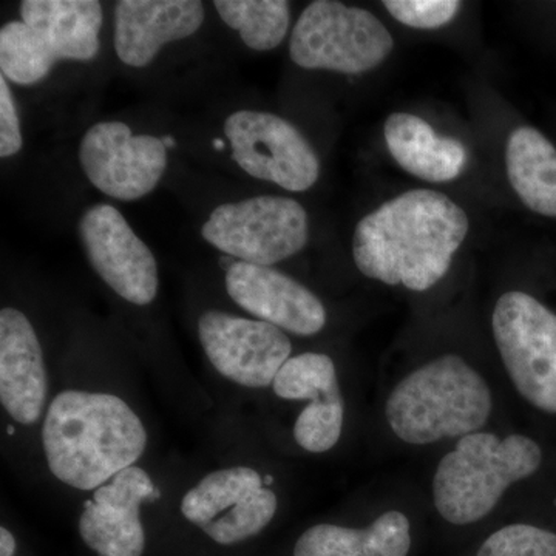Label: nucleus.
I'll return each instance as SVG.
<instances>
[{"instance_id": "1", "label": "nucleus", "mask_w": 556, "mask_h": 556, "mask_svg": "<svg viewBox=\"0 0 556 556\" xmlns=\"http://www.w3.org/2000/svg\"><path fill=\"white\" fill-rule=\"evenodd\" d=\"M467 232V214L455 201L437 190H409L357 223L353 257L372 280L427 291L447 274Z\"/></svg>"}, {"instance_id": "2", "label": "nucleus", "mask_w": 556, "mask_h": 556, "mask_svg": "<svg viewBox=\"0 0 556 556\" xmlns=\"http://www.w3.org/2000/svg\"><path fill=\"white\" fill-rule=\"evenodd\" d=\"M42 445L54 478L90 492L137 463L148 433L123 399L67 390L51 402Z\"/></svg>"}, {"instance_id": "3", "label": "nucleus", "mask_w": 556, "mask_h": 556, "mask_svg": "<svg viewBox=\"0 0 556 556\" xmlns=\"http://www.w3.org/2000/svg\"><path fill=\"white\" fill-rule=\"evenodd\" d=\"M490 413L492 393L484 378L455 354L434 358L402 379L386 407L393 433L413 445L478 433Z\"/></svg>"}, {"instance_id": "4", "label": "nucleus", "mask_w": 556, "mask_h": 556, "mask_svg": "<svg viewBox=\"0 0 556 556\" xmlns=\"http://www.w3.org/2000/svg\"><path fill=\"white\" fill-rule=\"evenodd\" d=\"M541 460L540 445L522 434H467L439 463L434 506L452 525H473L496 507L508 486L532 477Z\"/></svg>"}, {"instance_id": "5", "label": "nucleus", "mask_w": 556, "mask_h": 556, "mask_svg": "<svg viewBox=\"0 0 556 556\" xmlns=\"http://www.w3.org/2000/svg\"><path fill=\"white\" fill-rule=\"evenodd\" d=\"M393 47V36L375 14L336 0H316L300 14L289 54L302 68L357 75L382 64Z\"/></svg>"}, {"instance_id": "6", "label": "nucleus", "mask_w": 556, "mask_h": 556, "mask_svg": "<svg viewBox=\"0 0 556 556\" xmlns=\"http://www.w3.org/2000/svg\"><path fill=\"white\" fill-rule=\"evenodd\" d=\"M201 236L240 262L276 265L308 243V214L299 201L288 197H252L215 207Z\"/></svg>"}, {"instance_id": "7", "label": "nucleus", "mask_w": 556, "mask_h": 556, "mask_svg": "<svg viewBox=\"0 0 556 556\" xmlns=\"http://www.w3.org/2000/svg\"><path fill=\"white\" fill-rule=\"evenodd\" d=\"M493 336L518 393L556 415V314L521 291L497 300Z\"/></svg>"}, {"instance_id": "8", "label": "nucleus", "mask_w": 556, "mask_h": 556, "mask_svg": "<svg viewBox=\"0 0 556 556\" xmlns=\"http://www.w3.org/2000/svg\"><path fill=\"white\" fill-rule=\"evenodd\" d=\"M232 160L262 181L305 192L320 177V161L308 139L287 119L257 110H239L225 121Z\"/></svg>"}, {"instance_id": "9", "label": "nucleus", "mask_w": 556, "mask_h": 556, "mask_svg": "<svg viewBox=\"0 0 556 556\" xmlns=\"http://www.w3.org/2000/svg\"><path fill=\"white\" fill-rule=\"evenodd\" d=\"M277 496L254 468L212 471L181 501V514L223 546L258 535L273 521Z\"/></svg>"}, {"instance_id": "10", "label": "nucleus", "mask_w": 556, "mask_h": 556, "mask_svg": "<svg viewBox=\"0 0 556 556\" xmlns=\"http://www.w3.org/2000/svg\"><path fill=\"white\" fill-rule=\"evenodd\" d=\"M80 169L102 193L119 201L149 195L167 169L163 139L135 135L123 121H101L79 142Z\"/></svg>"}, {"instance_id": "11", "label": "nucleus", "mask_w": 556, "mask_h": 556, "mask_svg": "<svg viewBox=\"0 0 556 556\" xmlns=\"http://www.w3.org/2000/svg\"><path fill=\"white\" fill-rule=\"evenodd\" d=\"M80 243L91 268L119 298L144 306L159 294V265L126 217L112 204H94L79 218Z\"/></svg>"}, {"instance_id": "12", "label": "nucleus", "mask_w": 556, "mask_h": 556, "mask_svg": "<svg viewBox=\"0 0 556 556\" xmlns=\"http://www.w3.org/2000/svg\"><path fill=\"white\" fill-rule=\"evenodd\" d=\"M199 336L219 375L248 388L273 386L291 358V340L268 321L206 311L199 320Z\"/></svg>"}, {"instance_id": "13", "label": "nucleus", "mask_w": 556, "mask_h": 556, "mask_svg": "<svg viewBox=\"0 0 556 556\" xmlns=\"http://www.w3.org/2000/svg\"><path fill=\"white\" fill-rule=\"evenodd\" d=\"M160 496V490L142 468L131 466L119 471L84 504L80 538L98 556H142L146 533L139 507L146 500Z\"/></svg>"}, {"instance_id": "14", "label": "nucleus", "mask_w": 556, "mask_h": 556, "mask_svg": "<svg viewBox=\"0 0 556 556\" xmlns=\"http://www.w3.org/2000/svg\"><path fill=\"white\" fill-rule=\"evenodd\" d=\"M229 298L249 314L281 331L314 336L327 325V309L294 278L270 266L232 263L226 270Z\"/></svg>"}, {"instance_id": "15", "label": "nucleus", "mask_w": 556, "mask_h": 556, "mask_svg": "<svg viewBox=\"0 0 556 556\" xmlns=\"http://www.w3.org/2000/svg\"><path fill=\"white\" fill-rule=\"evenodd\" d=\"M203 22L200 0H119L113 13L116 56L129 67H148L166 43L190 38Z\"/></svg>"}, {"instance_id": "16", "label": "nucleus", "mask_w": 556, "mask_h": 556, "mask_svg": "<svg viewBox=\"0 0 556 556\" xmlns=\"http://www.w3.org/2000/svg\"><path fill=\"white\" fill-rule=\"evenodd\" d=\"M49 391L38 334L20 309L0 313V401L22 426L38 422Z\"/></svg>"}, {"instance_id": "17", "label": "nucleus", "mask_w": 556, "mask_h": 556, "mask_svg": "<svg viewBox=\"0 0 556 556\" xmlns=\"http://www.w3.org/2000/svg\"><path fill=\"white\" fill-rule=\"evenodd\" d=\"M386 141L399 166L426 181H452L466 167L467 150L459 141L439 137L427 121L409 113L388 116Z\"/></svg>"}, {"instance_id": "18", "label": "nucleus", "mask_w": 556, "mask_h": 556, "mask_svg": "<svg viewBox=\"0 0 556 556\" xmlns=\"http://www.w3.org/2000/svg\"><path fill=\"white\" fill-rule=\"evenodd\" d=\"M21 17L39 31L60 61L87 62L100 53L102 5L97 0H24Z\"/></svg>"}, {"instance_id": "19", "label": "nucleus", "mask_w": 556, "mask_h": 556, "mask_svg": "<svg viewBox=\"0 0 556 556\" xmlns=\"http://www.w3.org/2000/svg\"><path fill=\"white\" fill-rule=\"evenodd\" d=\"M508 181L530 211L556 218V149L532 127L511 131L506 150Z\"/></svg>"}, {"instance_id": "20", "label": "nucleus", "mask_w": 556, "mask_h": 556, "mask_svg": "<svg viewBox=\"0 0 556 556\" xmlns=\"http://www.w3.org/2000/svg\"><path fill=\"white\" fill-rule=\"evenodd\" d=\"M214 7L251 50H274L287 38L291 14L285 0H215Z\"/></svg>"}, {"instance_id": "21", "label": "nucleus", "mask_w": 556, "mask_h": 556, "mask_svg": "<svg viewBox=\"0 0 556 556\" xmlns=\"http://www.w3.org/2000/svg\"><path fill=\"white\" fill-rule=\"evenodd\" d=\"M60 62L47 39L25 24L10 21L0 30V70L2 76L20 86H35L50 75Z\"/></svg>"}, {"instance_id": "22", "label": "nucleus", "mask_w": 556, "mask_h": 556, "mask_svg": "<svg viewBox=\"0 0 556 556\" xmlns=\"http://www.w3.org/2000/svg\"><path fill=\"white\" fill-rule=\"evenodd\" d=\"M274 393L287 401H318L340 393L338 372L327 354L305 353L289 358L273 383Z\"/></svg>"}, {"instance_id": "23", "label": "nucleus", "mask_w": 556, "mask_h": 556, "mask_svg": "<svg viewBox=\"0 0 556 556\" xmlns=\"http://www.w3.org/2000/svg\"><path fill=\"white\" fill-rule=\"evenodd\" d=\"M343 415L345 405L340 393L311 402L295 422V441L306 452H328L338 444L342 434Z\"/></svg>"}, {"instance_id": "24", "label": "nucleus", "mask_w": 556, "mask_h": 556, "mask_svg": "<svg viewBox=\"0 0 556 556\" xmlns=\"http://www.w3.org/2000/svg\"><path fill=\"white\" fill-rule=\"evenodd\" d=\"M294 556H368L367 529L334 525L311 527L295 543Z\"/></svg>"}, {"instance_id": "25", "label": "nucleus", "mask_w": 556, "mask_h": 556, "mask_svg": "<svg viewBox=\"0 0 556 556\" xmlns=\"http://www.w3.org/2000/svg\"><path fill=\"white\" fill-rule=\"evenodd\" d=\"M477 556H556V533L529 525L503 527L486 538Z\"/></svg>"}, {"instance_id": "26", "label": "nucleus", "mask_w": 556, "mask_h": 556, "mask_svg": "<svg viewBox=\"0 0 556 556\" xmlns=\"http://www.w3.org/2000/svg\"><path fill=\"white\" fill-rule=\"evenodd\" d=\"M383 7L394 20L419 30H433L453 21L460 2L457 0H386Z\"/></svg>"}, {"instance_id": "27", "label": "nucleus", "mask_w": 556, "mask_h": 556, "mask_svg": "<svg viewBox=\"0 0 556 556\" xmlns=\"http://www.w3.org/2000/svg\"><path fill=\"white\" fill-rule=\"evenodd\" d=\"M368 556H407L412 547L409 521L401 511L380 515L367 527Z\"/></svg>"}, {"instance_id": "28", "label": "nucleus", "mask_w": 556, "mask_h": 556, "mask_svg": "<svg viewBox=\"0 0 556 556\" xmlns=\"http://www.w3.org/2000/svg\"><path fill=\"white\" fill-rule=\"evenodd\" d=\"M24 146L20 113L11 93L9 80L0 76V156L10 159Z\"/></svg>"}, {"instance_id": "29", "label": "nucleus", "mask_w": 556, "mask_h": 556, "mask_svg": "<svg viewBox=\"0 0 556 556\" xmlns=\"http://www.w3.org/2000/svg\"><path fill=\"white\" fill-rule=\"evenodd\" d=\"M16 540L7 527L0 529V556H14Z\"/></svg>"}, {"instance_id": "30", "label": "nucleus", "mask_w": 556, "mask_h": 556, "mask_svg": "<svg viewBox=\"0 0 556 556\" xmlns=\"http://www.w3.org/2000/svg\"><path fill=\"white\" fill-rule=\"evenodd\" d=\"M273 481H274L273 477H266V481H265L266 484H273Z\"/></svg>"}, {"instance_id": "31", "label": "nucleus", "mask_w": 556, "mask_h": 556, "mask_svg": "<svg viewBox=\"0 0 556 556\" xmlns=\"http://www.w3.org/2000/svg\"><path fill=\"white\" fill-rule=\"evenodd\" d=\"M9 434H10V437H13V434H14V428L13 427H9Z\"/></svg>"}]
</instances>
